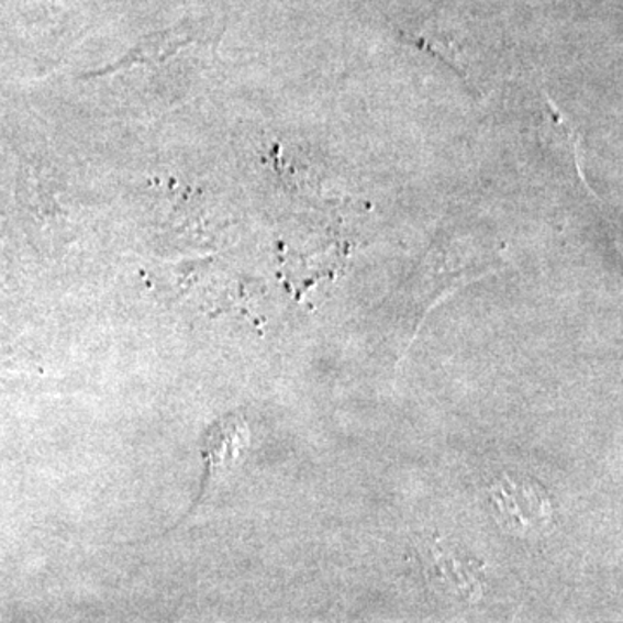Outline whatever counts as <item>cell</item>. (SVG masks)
<instances>
[{"label": "cell", "instance_id": "1", "mask_svg": "<svg viewBox=\"0 0 623 623\" xmlns=\"http://www.w3.org/2000/svg\"><path fill=\"white\" fill-rule=\"evenodd\" d=\"M191 32L183 25L153 33V35H147V37L138 42L137 47H134L126 56H123L119 63H114V65L108 66V68L99 69V71H96V75L119 74L123 69L134 68V66L159 65L167 57L179 53L182 47L191 44Z\"/></svg>", "mask_w": 623, "mask_h": 623}]
</instances>
